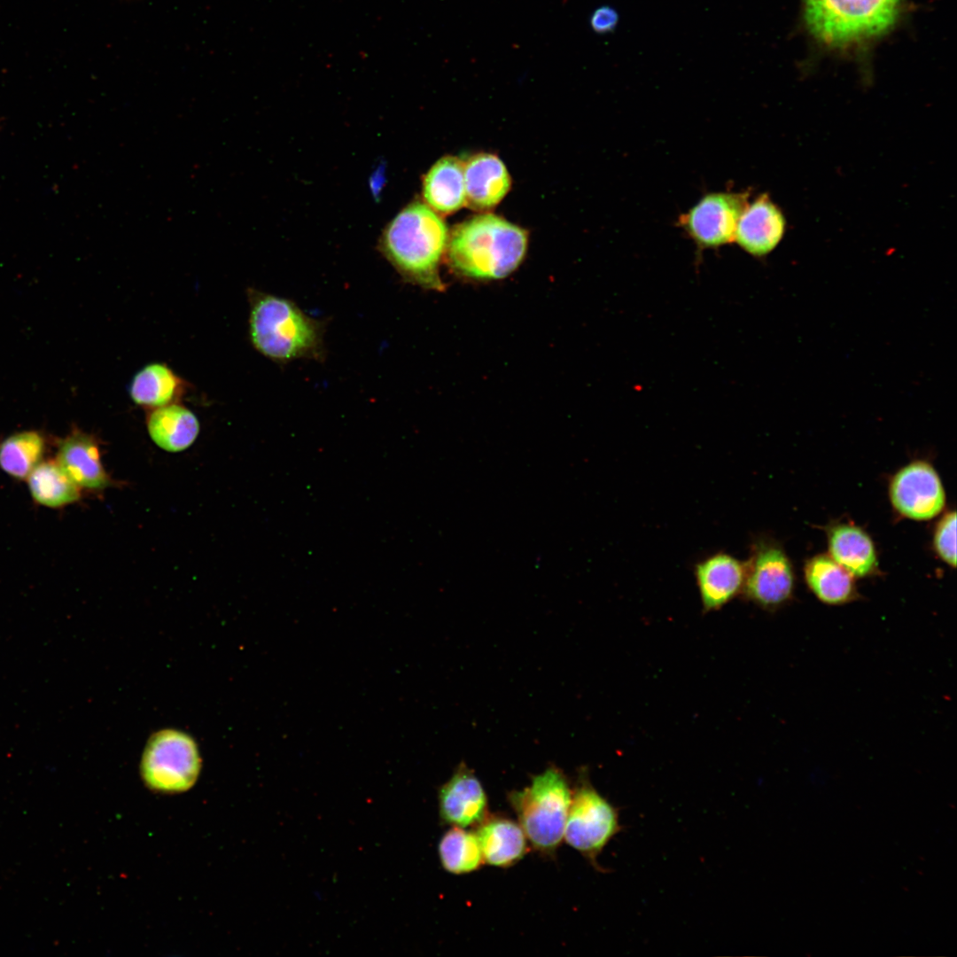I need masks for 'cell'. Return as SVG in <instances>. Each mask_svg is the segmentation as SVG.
I'll use <instances>...</instances> for the list:
<instances>
[{
	"label": "cell",
	"mask_w": 957,
	"mask_h": 957,
	"mask_svg": "<svg viewBox=\"0 0 957 957\" xmlns=\"http://www.w3.org/2000/svg\"><path fill=\"white\" fill-rule=\"evenodd\" d=\"M572 793L563 771L550 766L527 787L508 794L528 842L544 856H554L564 839Z\"/></svg>",
	"instance_id": "cell-4"
},
{
	"label": "cell",
	"mask_w": 957,
	"mask_h": 957,
	"mask_svg": "<svg viewBox=\"0 0 957 957\" xmlns=\"http://www.w3.org/2000/svg\"><path fill=\"white\" fill-rule=\"evenodd\" d=\"M426 205L436 212L451 214L465 204L464 164L455 157L438 160L423 183Z\"/></svg>",
	"instance_id": "cell-19"
},
{
	"label": "cell",
	"mask_w": 957,
	"mask_h": 957,
	"mask_svg": "<svg viewBox=\"0 0 957 957\" xmlns=\"http://www.w3.org/2000/svg\"><path fill=\"white\" fill-rule=\"evenodd\" d=\"M813 35L829 45H844L881 34L894 22L899 0H805Z\"/></svg>",
	"instance_id": "cell-5"
},
{
	"label": "cell",
	"mask_w": 957,
	"mask_h": 957,
	"mask_svg": "<svg viewBox=\"0 0 957 957\" xmlns=\"http://www.w3.org/2000/svg\"><path fill=\"white\" fill-rule=\"evenodd\" d=\"M890 498L898 512L915 520L934 517L945 503L937 471L922 461L911 463L895 474L890 485Z\"/></svg>",
	"instance_id": "cell-10"
},
{
	"label": "cell",
	"mask_w": 957,
	"mask_h": 957,
	"mask_svg": "<svg viewBox=\"0 0 957 957\" xmlns=\"http://www.w3.org/2000/svg\"><path fill=\"white\" fill-rule=\"evenodd\" d=\"M525 230L494 214H479L455 226L447 257L459 275L475 280H498L510 275L527 249Z\"/></svg>",
	"instance_id": "cell-1"
},
{
	"label": "cell",
	"mask_w": 957,
	"mask_h": 957,
	"mask_svg": "<svg viewBox=\"0 0 957 957\" xmlns=\"http://www.w3.org/2000/svg\"><path fill=\"white\" fill-rule=\"evenodd\" d=\"M249 332L257 351L271 361L320 359L323 329L292 300L257 291L250 292Z\"/></svg>",
	"instance_id": "cell-3"
},
{
	"label": "cell",
	"mask_w": 957,
	"mask_h": 957,
	"mask_svg": "<svg viewBox=\"0 0 957 957\" xmlns=\"http://www.w3.org/2000/svg\"><path fill=\"white\" fill-rule=\"evenodd\" d=\"M956 514H945L938 522L934 535V546L938 555L952 567L956 565Z\"/></svg>",
	"instance_id": "cell-25"
},
{
	"label": "cell",
	"mask_w": 957,
	"mask_h": 957,
	"mask_svg": "<svg viewBox=\"0 0 957 957\" xmlns=\"http://www.w3.org/2000/svg\"><path fill=\"white\" fill-rule=\"evenodd\" d=\"M185 388V381L166 364L151 363L135 375L129 393L136 404L151 410L177 402Z\"/></svg>",
	"instance_id": "cell-20"
},
{
	"label": "cell",
	"mask_w": 957,
	"mask_h": 957,
	"mask_svg": "<svg viewBox=\"0 0 957 957\" xmlns=\"http://www.w3.org/2000/svg\"><path fill=\"white\" fill-rule=\"evenodd\" d=\"M745 573V562L725 551L715 552L696 563L694 574L703 610H720L741 594Z\"/></svg>",
	"instance_id": "cell-13"
},
{
	"label": "cell",
	"mask_w": 957,
	"mask_h": 957,
	"mask_svg": "<svg viewBox=\"0 0 957 957\" xmlns=\"http://www.w3.org/2000/svg\"><path fill=\"white\" fill-rule=\"evenodd\" d=\"M829 556L853 577H866L877 569L874 543L858 526L838 524L828 531Z\"/></svg>",
	"instance_id": "cell-18"
},
{
	"label": "cell",
	"mask_w": 957,
	"mask_h": 957,
	"mask_svg": "<svg viewBox=\"0 0 957 957\" xmlns=\"http://www.w3.org/2000/svg\"><path fill=\"white\" fill-rule=\"evenodd\" d=\"M465 204L475 210L494 207L508 193L510 178L495 155L479 153L464 164Z\"/></svg>",
	"instance_id": "cell-15"
},
{
	"label": "cell",
	"mask_w": 957,
	"mask_h": 957,
	"mask_svg": "<svg viewBox=\"0 0 957 957\" xmlns=\"http://www.w3.org/2000/svg\"><path fill=\"white\" fill-rule=\"evenodd\" d=\"M743 592L753 603L774 610L787 603L794 589V572L784 550L767 539H758L745 562Z\"/></svg>",
	"instance_id": "cell-9"
},
{
	"label": "cell",
	"mask_w": 957,
	"mask_h": 957,
	"mask_svg": "<svg viewBox=\"0 0 957 957\" xmlns=\"http://www.w3.org/2000/svg\"><path fill=\"white\" fill-rule=\"evenodd\" d=\"M619 22L618 11L610 5H602L595 8L589 17L590 28L598 35H606L613 32Z\"/></svg>",
	"instance_id": "cell-26"
},
{
	"label": "cell",
	"mask_w": 957,
	"mask_h": 957,
	"mask_svg": "<svg viewBox=\"0 0 957 957\" xmlns=\"http://www.w3.org/2000/svg\"><path fill=\"white\" fill-rule=\"evenodd\" d=\"M787 220L781 207L767 193L747 202L737 222L734 241L754 257H764L782 240Z\"/></svg>",
	"instance_id": "cell-11"
},
{
	"label": "cell",
	"mask_w": 957,
	"mask_h": 957,
	"mask_svg": "<svg viewBox=\"0 0 957 957\" xmlns=\"http://www.w3.org/2000/svg\"><path fill=\"white\" fill-rule=\"evenodd\" d=\"M439 857L442 868L454 875L474 872L485 863L476 832L452 827L441 836Z\"/></svg>",
	"instance_id": "cell-24"
},
{
	"label": "cell",
	"mask_w": 957,
	"mask_h": 957,
	"mask_svg": "<svg viewBox=\"0 0 957 957\" xmlns=\"http://www.w3.org/2000/svg\"><path fill=\"white\" fill-rule=\"evenodd\" d=\"M32 498L37 503L60 508L81 498V488L56 460L42 461L27 478Z\"/></svg>",
	"instance_id": "cell-22"
},
{
	"label": "cell",
	"mask_w": 957,
	"mask_h": 957,
	"mask_svg": "<svg viewBox=\"0 0 957 957\" xmlns=\"http://www.w3.org/2000/svg\"><path fill=\"white\" fill-rule=\"evenodd\" d=\"M750 199L749 191H713L704 194L677 224L702 249L734 242L739 217Z\"/></svg>",
	"instance_id": "cell-8"
},
{
	"label": "cell",
	"mask_w": 957,
	"mask_h": 957,
	"mask_svg": "<svg viewBox=\"0 0 957 957\" xmlns=\"http://www.w3.org/2000/svg\"><path fill=\"white\" fill-rule=\"evenodd\" d=\"M622 829L619 810L592 785L581 771L572 790L564 839L602 871L597 858Z\"/></svg>",
	"instance_id": "cell-6"
},
{
	"label": "cell",
	"mask_w": 957,
	"mask_h": 957,
	"mask_svg": "<svg viewBox=\"0 0 957 957\" xmlns=\"http://www.w3.org/2000/svg\"><path fill=\"white\" fill-rule=\"evenodd\" d=\"M447 228L428 205L406 206L385 229L384 255L408 282L424 289L443 291L439 267L447 247Z\"/></svg>",
	"instance_id": "cell-2"
},
{
	"label": "cell",
	"mask_w": 957,
	"mask_h": 957,
	"mask_svg": "<svg viewBox=\"0 0 957 957\" xmlns=\"http://www.w3.org/2000/svg\"><path fill=\"white\" fill-rule=\"evenodd\" d=\"M146 427L154 444L169 453L186 450L199 433L196 415L177 402L151 409Z\"/></svg>",
	"instance_id": "cell-17"
},
{
	"label": "cell",
	"mask_w": 957,
	"mask_h": 957,
	"mask_svg": "<svg viewBox=\"0 0 957 957\" xmlns=\"http://www.w3.org/2000/svg\"><path fill=\"white\" fill-rule=\"evenodd\" d=\"M484 862L506 868L517 864L528 851V840L519 823L503 816L487 815L477 826Z\"/></svg>",
	"instance_id": "cell-16"
},
{
	"label": "cell",
	"mask_w": 957,
	"mask_h": 957,
	"mask_svg": "<svg viewBox=\"0 0 957 957\" xmlns=\"http://www.w3.org/2000/svg\"><path fill=\"white\" fill-rule=\"evenodd\" d=\"M805 581L822 603L838 605L858 596L854 577L829 556L817 555L805 565Z\"/></svg>",
	"instance_id": "cell-21"
},
{
	"label": "cell",
	"mask_w": 957,
	"mask_h": 957,
	"mask_svg": "<svg viewBox=\"0 0 957 957\" xmlns=\"http://www.w3.org/2000/svg\"><path fill=\"white\" fill-rule=\"evenodd\" d=\"M486 793L474 772L461 763L439 790L442 822L468 828L480 824L488 815Z\"/></svg>",
	"instance_id": "cell-12"
},
{
	"label": "cell",
	"mask_w": 957,
	"mask_h": 957,
	"mask_svg": "<svg viewBox=\"0 0 957 957\" xmlns=\"http://www.w3.org/2000/svg\"><path fill=\"white\" fill-rule=\"evenodd\" d=\"M56 461L81 489L102 491L113 486L101 461L98 440L79 428L58 440Z\"/></svg>",
	"instance_id": "cell-14"
},
{
	"label": "cell",
	"mask_w": 957,
	"mask_h": 957,
	"mask_svg": "<svg viewBox=\"0 0 957 957\" xmlns=\"http://www.w3.org/2000/svg\"><path fill=\"white\" fill-rule=\"evenodd\" d=\"M200 767L201 759L195 741L186 733L175 729L155 733L142 756L143 780L158 792L188 790L198 780Z\"/></svg>",
	"instance_id": "cell-7"
},
{
	"label": "cell",
	"mask_w": 957,
	"mask_h": 957,
	"mask_svg": "<svg viewBox=\"0 0 957 957\" xmlns=\"http://www.w3.org/2000/svg\"><path fill=\"white\" fill-rule=\"evenodd\" d=\"M45 439L36 431L13 433L0 442V468L17 479H26L42 462Z\"/></svg>",
	"instance_id": "cell-23"
}]
</instances>
